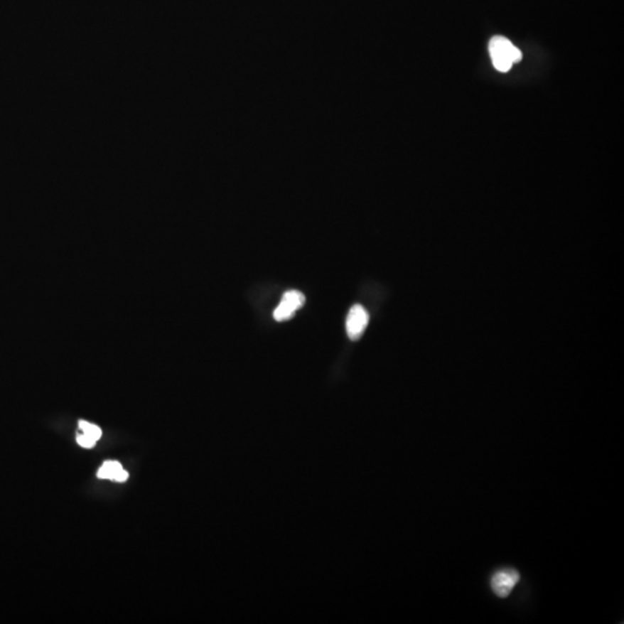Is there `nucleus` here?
<instances>
[{
    "mask_svg": "<svg viewBox=\"0 0 624 624\" xmlns=\"http://www.w3.org/2000/svg\"><path fill=\"white\" fill-rule=\"evenodd\" d=\"M77 442L82 448H93L94 445H95L96 441H94L93 439H90V436L85 435L84 434V435L77 436Z\"/></svg>",
    "mask_w": 624,
    "mask_h": 624,
    "instance_id": "nucleus-7",
    "label": "nucleus"
},
{
    "mask_svg": "<svg viewBox=\"0 0 624 624\" xmlns=\"http://www.w3.org/2000/svg\"><path fill=\"white\" fill-rule=\"evenodd\" d=\"M79 426L84 431L85 435L90 436V439H93L94 441H99L101 439V436H102L101 429H99V426H94V424H88V422H85V421H80Z\"/></svg>",
    "mask_w": 624,
    "mask_h": 624,
    "instance_id": "nucleus-6",
    "label": "nucleus"
},
{
    "mask_svg": "<svg viewBox=\"0 0 624 624\" xmlns=\"http://www.w3.org/2000/svg\"><path fill=\"white\" fill-rule=\"evenodd\" d=\"M121 470L122 465L117 463V461H105L103 463V466L97 472V476H99V479L114 480L116 473H117L118 470Z\"/></svg>",
    "mask_w": 624,
    "mask_h": 624,
    "instance_id": "nucleus-5",
    "label": "nucleus"
},
{
    "mask_svg": "<svg viewBox=\"0 0 624 624\" xmlns=\"http://www.w3.org/2000/svg\"><path fill=\"white\" fill-rule=\"evenodd\" d=\"M127 478H129V473L125 472V470L122 468L121 470H118L116 475H114V481H117V483H124V481H127Z\"/></svg>",
    "mask_w": 624,
    "mask_h": 624,
    "instance_id": "nucleus-8",
    "label": "nucleus"
},
{
    "mask_svg": "<svg viewBox=\"0 0 624 624\" xmlns=\"http://www.w3.org/2000/svg\"><path fill=\"white\" fill-rule=\"evenodd\" d=\"M489 53L495 68L503 73L510 71L513 64L520 63L522 58V51L503 36H494L490 40Z\"/></svg>",
    "mask_w": 624,
    "mask_h": 624,
    "instance_id": "nucleus-1",
    "label": "nucleus"
},
{
    "mask_svg": "<svg viewBox=\"0 0 624 624\" xmlns=\"http://www.w3.org/2000/svg\"><path fill=\"white\" fill-rule=\"evenodd\" d=\"M306 303V297L297 291H289L284 294L281 302L273 312V317L278 322H284L291 319L297 310L301 309Z\"/></svg>",
    "mask_w": 624,
    "mask_h": 624,
    "instance_id": "nucleus-3",
    "label": "nucleus"
},
{
    "mask_svg": "<svg viewBox=\"0 0 624 624\" xmlns=\"http://www.w3.org/2000/svg\"><path fill=\"white\" fill-rule=\"evenodd\" d=\"M520 579V572L515 569H502L493 575L492 579H490V587L496 596H500V598H507V596H510Z\"/></svg>",
    "mask_w": 624,
    "mask_h": 624,
    "instance_id": "nucleus-2",
    "label": "nucleus"
},
{
    "mask_svg": "<svg viewBox=\"0 0 624 624\" xmlns=\"http://www.w3.org/2000/svg\"><path fill=\"white\" fill-rule=\"evenodd\" d=\"M369 315L367 310L360 304L353 306L348 312L346 321V330L348 337L353 341L359 340L365 328L368 326Z\"/></svg>",
    "mask_w": 624,
    "mask_h": 624,
    "instance_id": "nucleus-4",
    "label": "nucleus"
}]
</instances>
